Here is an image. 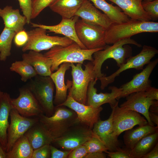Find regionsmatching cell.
Here are the masks:
<instances>
[{
    "instance_id": "8d00e7d4",
    "label": "cell",
    "mask_w": 158,
    "mask_h": 158,
    "mask_svg": "<svg viewBox=\"0 0 158 158\" xmlns=\"http://www.w3.org/2000/svg\"><path fill=\"white\" fill-rule=\"evenodd\" d=\"M24 16L26 19V23H31L32 12V0H17Z\"/></svg>"
},
{
    "instance_id": "5bb4252c",
    "label": "cell",
    "mask_w": 158,
    "mask_h": 158,
    "mask_svg": "<svg viewBox=\"0 0 158 158\" xmlns=\"http://www.w3.org/2000/svg\"><path fill=\"white\" fill-rule=\"evenodd\" d=\"M19 92L18 97L11 98L12 108L26 117H38L44 114L38 101L27 87L20 88Z\"/></svg>"
},
{
    "instance_id": "74e56055",
    "label": "cell",
    "mask_w": 158,
    "mask_h": 158,
    "mask_svg": "<svg viewBox=\"0 0 158 158\" xmlns=\"http://www.w3.org/2000/svg\"><path fill=\"white\" fill-rule=\"evenodd\" d=\"M45 145L38 149L34 150L32 158H51L50 145Z\"/></svg>"
},
{
    "instance_id": "30bf717a",
    "label": "cell",
    "mask_w": 158,
    "mask_h": 158,
    "mask_svg": "<svg viewBox=\"0 0 158 158\" xmlns=\"http://www.w3.org/2000/svg\"><path fill=\"white\" fill-rule=\"evenodd\" d=\"M75 29L79 40L87 49L101 48L107 44L106 30L102 27L79 19L75 23Z\"/></svg>"
},
{
    "instance_id": "4dcf8cb0",
    "label": "cell",
    "mask_w": 158,
    "mask_h": 158,
    "mask_svg": "<svg viewBox=\"0 0 158 158\" xmlns=\"http://www.w3.org/2000/svg\"><path fill=\"white\" fill-rule=\"evenodd\" d=\"M158 131L149 134L141 139L130 150L133 158H142L158 142Z\"/></svg>"
},
{
    "instance_id": "ac0fdd59",
    "label": "cell",
    "mask_w": 158,
    "mask_h": 158,
    "mask_svg": "<svg viewBox=\"0 0 158 158\" xmlns=\"http://www.w3.org/2000/svg\"><path fill=\"white\" fill-rule=\"evenodd\" d=\"M75 16L80 17L85 22L99 26L106 30L112 23L106 15L91 3L90 0L84 2Z\"/></svg>"
},
{
    "instance_id": "1f68e13d",
    "label": "cell",
    "mask_w": 158,
    "mask_h": 158,
    "mask_svg": "<svg viewBox=\"0 0 158 158\" xmlns=\"http://www.w3.org/2000/svg\"><path fill=\"white\" fill-rule=\"evenodd\" d=\"M13 30L4 27L0 35V61H5L11 55L12 40L16 34Z\"/></svg>"
},
{
    "instance_id": "4fadbf2b",
    "label": "cell",
    "mask_w": 158,
    "mask_h": 158,
    "mask_svg": "<svg viewBox=\"0 0 158 158\" xmlns=\"http://www.w3.org/2000/svg\"><path fill=\"white\" fill-rule=\"evenodd\" d=\"M68 90L66 100L59 106H63L74 111L80 123L92 129L94 124L100 119V113L102 107L101 106L94 108L76 101L72 97L69 87Z\"/></svg>"
},
{
    "instance_id": "4316f807",
    "label": "cell",
    "mask_w": 158,
    "mask_h": 158,
    "mask_svg": "<svg viewBox=\"0 0 158 158\" xmlns=\"http://www.w3.org/2000/svg\"><path fill=\"white\" fill-rule=\"evenodd\" d=\"M24 135L28 138L34 150L45 145L51 144L54 140L39 121L30 127Z\"/></svg>"
},
{
    "instance_id": "d6986e66",
    "label": "cell",
    "mask_w": 158,
    "mask_h": 158,
    "mask_svg": "<svg viewBox=\"0 0 158 158\" xmlns=\"http://www.w3.org/2000/svg\"><path fill=\"white\" fill-rule=\"evenodd\" d=\"M79 17L74 16L70 18H62L61 22L54 25H47L31 23L32 26L40 27L49 30V32L63 35L78 44L81 48L87 49L79 40L76 32L75 24Z\"/></svg>"
},
{
    "instance_id": "8992f818",
    "label": "cell",
    "mask_w": 158,
    "mask_h": 158,
    "mask_svg": "<svg viewBox=\"0 0 158 158\" xmlns=\"http://www.w3.org/2000/svg\"><path fill=\"white\" fill-rule=\"evenodd\" d=\"M70 66L72 81V85L69 88L71 96L76 101L86 104L89 84L92 80L96 78L92 62L90 61L85 64L84 70L80 63H77L76 65L71 63Z\"/></svg>"
},
{
    "instance_id": "816d5d0a",
    "label": "cell",
    "mask_w": 158,
    "mask_h": 158,
    "mask_svg": "<svg viewBox=\"0 0 158 158\" xmlns=\"http://www.w3.org/2000/svg\"><path fill=\"white\" fill-rule=\"evenodd\" d=\"M33 0H32V1H33Z\"/></svg>"
},
{
    "instance_id": "7402d4cb",
    "label": "cell",
    "mask_w": 158,
    "mask_h": 158,
    "mask_svg": "<svg viewBox=\"0 0 158 158\" xmlns=\"http://www.w3.org/2000/svg\"><path fill=\"white\" fill-rule=\"evenodd\" d=\"M116 4L131 19L143 21L152 20L142 6L143 0H108Z\"/></svg>"
},
{
    "instance_id": "bcb514c9",
    "label": "cell",
    "mask_w": 158,
    "mask_h": 158,
    "mask_svg": "<svg viewBox=\"0 0 158 158\" xmlns=\"http://www.w3.org/2000/svg\"><path fill=\"white\" fill-rule=\"evenodd\" d=\"M149 111L158 114V101L154 100L153 103L150 106L149 109Z\"/></svg>"
},
{
    "instance_id": "cb8c5ba5",
    "label": "cell",
    "mask_w": 158,
    "mask_h": 158,
    "mask_svg": "<svg viewBox=\"0 0 158 158\" xmlns=\"http://www.w3.org/2000/svg\"><path fill=\"white\" fill-rule=\"evenodd\" d=\"M11 99L9 94L4 92L0 103V144L6 152L7 145V130L9 125L8 119L12 108Z\"/></svg>"
},
{
    "instance_id": "277c9868",
    "label": "cell",
    "mask_w": 158,
    "mask_h": 158,
    "mask_svg": "<svg viewBox=\"0 0 158 158\" xmlns=\"http://www.w3.org/2000/svg\"><path fill=\"white\" fill-rule=\"evenodd\" d=\"M158 32V22L130 19L121 23H112L106 30L105 40L106 44H113L140 33Z\"/></svg>"
},
{
    "instance_id": "6da1fadb",
    "label": "cell",
    "mask_w": 158,
    "mask_h": 158,
    "mask_svg": "<svg viewBox=\"0 0 158 158\" xmlns=\"http://www.w3.org/2000/svg\"><path fill=\"white\" fill-rule=\"evenodd\" d=\"M38 117L41 125L54 140L80 123L76 113L63 106H55L53 114L50 116L42 114Z\"/></svg>"
},
{
    "instance_id": "c3c4849f",
    "label": "cell",
    "mask_w": 158,
    "mask_h": 158,
    "mask_svg": "<svg viewBox=\"0 0 158 158\" xmlns=\"http://www.w3.org/2000/svg\"><path fill=\"white\" fill-rule=\"evenodd\" d=\"M6 152L0 144V158H6Z\"/></svg>"
},
{
    "instance_id": "7dc6e473",
    "label": "cell",
    "mask_w": 158,
    "mask_h": 158,
    "mask_svg": "<svg viewBox=\"0 0 158 158\" xmlns=\"http://www.w3.org/2000/svg\"><path fill=\"white\" fill-rule=\"evenodd\" d=\"M149 116L151 121L158 127V114L149 111Z\"/></svg>"
},
{
    "instance_id": "484cf974",
    "label": "cell",
    "mask_w": 158,
    "mask_h": 158,
    "mask_svg": "<svg viewBox=\"0 0 158 158\" xmlns=\"http://www.w3.org/2000/svg\"><path fill=\"white\" fill-rule=\"evenodd\" d=\"M157 131L158 127L151 126L148 123L126 131L123 135L125 148L131 150L142 138Z\"/></svg>"
},
{
    "instance_id": "44dd1931",
    "label": "cell",
    "mask_w": 158,
    "mask_h": 158,
    "mask_svg": "<svg viewBox=\"0 0 158 158\" xmlns=\"http://www.w3.org/2000/svg\"><path fill=\"white\" fill-rule=\"evenodd\" d=\"M126 97V101L120 107L141 114L146 118L148 124L154 126L149 117V109L154 100L147 97L145 91L133 93Z\"/></svg>"
},
{
    "instance_id": "3957f363",
    "label": "cell",
    "mask_w": 158,
    "mask_h": 158,
    "mask_svg": "<svg viewBox=\"0 0 158 158\" xmlns=\"http://www.w3.org/2000/svg\"><path fill=\"white\" fill-rule=\"evenodd\" d=\"M104 47L94 49H84L74 42L66 46H55L44 54L51 60V70L53 72L57 70L59 66L64 63L82 64L86 60L92 61L93 54L97 51L103 49Z\"/></svg>"
},
{
    "instance_id": "ffe728a7",
    "label": "cell",
    "mask_w": 158,
    "mask_h": 158,
    "mask_svg": "<svg viewBox=\"0 0 158 158\" xmlns=\"http://www.w3.org/2000/svg\"><path fill=\"white\" fill-rule=\"evenodd\" d=\"M71 63H64L61 64L54 72H52L50 77L52 79L56 89V94L53 103L56 106H59L66 100L67 91L69 87L72 85L71 81L68 80L66 85L64 82L65 73L71 67Z\"/></svg>"
},
{
    "instance_id": "f546056e",
    "label": "cell",
    "mask_w": 158,
    "mask_h": 158,
    "mask_svg": "<svg viewBox=\"0 0 158 158\" xmlns=\"http://www.w3.org/2000/svg\"><path fill=\"white\" fill-rule=\"evenodd\" d=\"M33 150L28 138L24 135L6 152V158H32Z\"/></svg>"
},
{
    "instance_id": "ee69618b",
    "label": "cell",
    "mask_w": 158,
    "mask_h": 158,
    "mask_svg": "<svg viewBox=\"0 0 158 158\" xmlns=\"http://www.w3.org/2000/svg\"><path fill=\"white\" fill-rule=\"evenodd\" d=\"M158 142L148 153L144 155L142 158H158Z\"/></svg>"
},
{
    "instance_id": "d4e9b609",
    "label": "cell",
    "mask_w": 158,
    "mask_h": 158,
    "mask_svg": "<svg viewBox=\"0 0 158 158\" xmlns=\"http://www.w3.org/2000/svg\"><path fill=\"white\" fill-rule=\"evenodd\" d=\"M0 17L3 19L5 27L13 30L17 33L24 29L26 19L22 15L18 9H14L11 6L0 8Z\"/></svg>"
},
{
    "instance_id": "f6af8a7d",
    "label": "cell",
    "mask_w": 158,
    "mask_h": 158,
    "mask_svg": "<svg viewBox=\"0 0 158 158\" xmlns=\"http://www.w3.org/2000/svg\"><path fill=\"white\" fill-rule=\"evenodd\" d=\"M107 154L102 152H96L88 153L85 158H106Z\"/></svg>"
},
{
    "instance_id": "60d3db41",
    "label": "cell",
    "mask_w": 158,
    "mask_h": 158,
    "mask_svg": "<svg viewBox=\"0 0 158 158\" xmlns=\"http://www.w3.org/2000/svg\"><path fill=\"white\" fill-rule=\"evenodd\" d=\"M87 154L86 147L83 145L72 150L68 158H85Z\"/></svg>"
},
{
    "instance_id": "8fae6325",
    "label": "cell",
    "mask_w": 158,
    "mask_h": 158,
    "mask_svg": "<svg viewBox=\"0 0 158 158\" xmlns=\"http://www.w3.org/2000/svg\"><path fill=\"white\" fill-rule=\"evenodd\" d=\"M95 135L92 129L80 123L72 126L51 143L65 151L72 150L83 145Z\"/></svg>"
},
{
    "instance_id": "603a6c76",
    "label": "cell",
    "mask_w": 158,
    "mask_h": 158,
    "mask_svg": "<svg viewBox=\"0 0 158 158\" xmlns=\"http://www.w3.org/2000/svg\"><path fill=\"white\" fill-rule=\"evenodd\" d=\"M23 60L30 64L35 71L37 75L42 76H50L51 60L44 54L33 50H30L28 53L22 55Z\"/></svg>"
},
{
    "instance_id": "7c38bea8",
    "label": "cell",
    "mask_w": 158,
    "mask_h": 158,
    "mask_svg": "<svg viewBox=\"0 0 158 158\" xmlns=\"http://www.w3.org/2000/svg\"><path fill=\"white\" fill-rule=\"evenodd\" d=\"M9 116L11 122L7 130V145L6 152L9 151L15 142L23 135L33 125L39 121L38 117H26L20 115L12 108Z\"/></svg>"
},
{
    "instance_id": "52a82bcc",
    "label": "cell",
    "mask_w": 158,
    "mask_h": 158,
    "mask_svg": "<svg viewBox=\"0 0 158 158\" xmlns=\"http://www.w3.org/2000/svg\"><path fill=\"white\" fill-rule=\"evenodd\" d=\"M28 40L23 47L22 51L25 52L33 50L37 52L50 49L56 46H66L74 42L65 37L50 36L47 34V30L40 27L27 32Z\"/></svg>"
},
{
    "instance_id": "2e32d148",
    "label": "cell",
    "mask_w": 158,
    "mask_h": 158,
    "mask_svg": "<svg viewBox=\"0 0 158 158\" xmlns=\"http://www.w3.org/2000/svg\"><path fill=\"white\" fill-rule=\"evenodd\" d=\"M97 80L96 78L89 84L87 95V105L98 108L104 104L109 103L112 108L118 102L116 100L121 95V88L115 86H110L109 89L111 90V92L97 93V89L94 87Z\"/></svg>"
},
{
    "instance_id": "7bdbcfd3",
    "label": "cell",
    "mask_w": 158,
    "mask_h": 158,
    "mask_svg": "<svg viewBox=\"0 0 158 158\" xmlns=\"http://www.w3.org/2000/svg\"><path fill=\"white\" fill-rule=\"evenodd\" d=\"M146 96L152 100L158 101V89L151 86L145 91Z\"/></svg>"
},
{
    "instance_id": "9a60e30c",
    "label": "cell",
    "mask_w": 158,
    "mask_h": 158,
    "mask_svg": "<svg viewBox=\"0 0 158 158\" xmlns=\"http://www.w3.org/2000/svg\"><path fill=\"white\" fill-rule=\"evenodd\" d=\"M158 63V59L150 61L141 72L134 75L130 81L123 85L120 87L121 95L117 100L133 93L145 91L150 86L149 77Z\"/></svg>"
},
{
    "instance_id": "836d02e7",
    "label": "cell",
    "mask_w": 158,
    "mask_h": 158,
    "mask_svg": "<svg viewBox=\"0 0 158 158\" xmlns=\"http://www.w3.org/2000/svg\"><path fill=\"white\" fill-rule=\"evenodd\" d=\"M83 145L86 147L88 153L96 152L105 153L108 151L103 143L95 134Z\"/></svg>"
},
{
    "instance_id": "f907efd6",
    "label": "cell",
    "mask_w": 158,
    "mask_h": 158,
    "mask_svg": "<svg viewBox=\"0 0 158 158\" xmlns=\"http://www.w3.org/2000/svg\"><path fill=\"white\" fill-rule=\"evenodd\" d=\"M155 0H143L142 1L145 2H147L152 1Z\"/></svg>"
},
{
    "instance_id": "ba28073f",
    "label": "cell",
    "mask_w": 158,
    "mask_h": 158,
    "mask_svg": "<svg viewBox=\"0 0 158 158\" xmlns=\"http://www.w3.org/2000/svg\"><path fill=\"white\" fill-rule=\"evenodd\" d=\"M158 53V50L155 48L144 45L138 54L128 58L125 63L119 67L116 71L109 76H105L98 79L100 81L101 89H104L109 84L114 82L116 77L125 70L131 68L138 70L143 69L144 66L149 63Z\"/></svg>"
},
{
    "instance_id": "e575fe53",
    "label": "cell",
    "mask_w": 158,
    "mask_h": 158,
    "mask_svg": "<svg viewBox=\"0 0 158 158\" xmlns=\"http://www.w3.org/2000/svg\"><path fill=\"white\" fill-rule=\"evenodd\" d=\"M54 0H33L31 19L37 17L45 8L49 6Z\"/></svg>"
},
{
    "instance_id": "9c48e42d",
    "label": "cell",
    "mask_w": 158,
    "mask_h": 158,
    "mask_svg": "<svg viewBox=\"0 0 158 158\" xmlns=\"http://www.w3.org/2000/svg\"><path fill=\"white\" fill-rule=\"evenodd\" d=\"M118 102L111 108L113 112L112 117L113 134L118 137L124 131L138 125L141 126L148 123L147 120L134 111L119 107Z\"/></svg>"
},
{
    "instance_id": "f1b7e54d",
    "label": "cell",
    "mask_w": 158,
    "mask_h": 158,
    "mask_svg": "<svg viewBox=\"0 0 158 158\" xmlns=\"http://www.w3.org/2000/svg\"><path fill=\"white\" fill-rule=\"evenodd\" d=\"M95 6L102 11L112 23H121L127 22L130 18L121 11L118 6H114L105 0H90Z\"/></svg>"
},
{
    "instance_id": "681fc988",
    "label": "cell",
    "mask_w": 158,
    "mask_h": 158,
    "mask_svg": "<svg viewBox=\"0 0 158 158\" xmlns=\"http://www.w3.org/2000/svg\"><path fill=\"white\" fill-rule=\"evenodd\" d=\"M3 93H4V92H2V91H1L0 89V103L1 99L2 96L3 94Z\"/></svg>"
},
{
    "instance_id": "d590c367",
    "label": "cell",
    "mask_w": 158,
    "mask_h": 158,
    "mask_svg": "<svg viewBox=\"0 0 158 158\" xmlns=\"http://www.w3.org/2000/svg\"><path fill=\"white\" fill-rule=\"evenodd\" d=\"M144 10L149 15L152 20H156L158 18V0L150 2H142Z\"/></svg>"
},
{
    "instance_id": "ab89813d",
    "label": "cell",
    "mask_w": 158,
    "mask_h": 158,
    "mask_svg": "<svg viewBox=\"0 0 158 158\" xmlns=\"http://www.w3.org/2000/svg\"><path fill=\"white\" fill-rule=\"evenodd\" d=\"M14 42L17 47H23L27 42L28 36L24 29L16 33L14 37Z\"/></svg>"
},
{
    "instance_id": "b9f144b4",
    "label": "cell",
    "mask_w": 158,
    "mask_h": 158,
    "mask_svg": "<svg viewBox=\"0 0 158 158\" xmlns=\"http://www.w3.org/2000/svg\"><path fill=\"white\" fill-rule=\"evenodd\" d=\"M51 158H67L71 150L62 151L60 150L51 144L50 145Z\"/></svg>"
},
{
    "instance_id": "83f0119b",
    "label": "cell",
    "mask_w": 158,
    "mask_h": 158,
    "mask_svg": "<svg viewBox=\"0 0 158 158\" xmlns=\"http://www.w3.org/2000/svg\"><path fill=\"white\" fill-rule=\"evenodd\" d=\"M86 0H54L49 6L62 18H70L75 15Z\"/></svg>"
},
{
    "instance_id": "e0dca14e",
    "label": "cell",
    "mask_w": 158,
    "mask_h": 158,
    "mask_svg": "<svg viewBox=\"0 0 158 158\" xmlns=\"http://www.w3.org/2000/svg\"><path fill=\"white\" fill-rule=\"evenodd\" d=\"M113 110L109 118L102 121L99 119L94 125L92 130L104 144L108 150L113 152L121 148L118 137L114 135L112 130V117Z\"/></svg>"
},
{
    "instance_id": "d6a6232c",
    "label": "cell",
    "mask_w": 158,
    "mask_h": 158,
    "mask_svg": "<svg viewBox=\"0 0 158 158\" xmlns=\"http://www.w3.org/2000/svg\"><path fill=\"white\" fill-rule=\"evenodd\" d=\"M10 69L11 71L18 74L21 77V80L24 82L30 80L37 75L33 67L23 60L13 63Z\"/></svg>"
},
{
    "instance_id": "5b68a950",
    "label": "cell",
    "mask_w": 158,
    "mask_h": 158,
    "mask_svg": "<svg viewBox=\"0 0 158 158\" xmlns=\"http://www.w3.org/2000/svg\"><path fill=\"white\" fill-rule=\"evenodd\" d=\"M32 92L40 106L44 114L49 117L54 111V83L50 76L37 75L30 79L27 86Z\"/></svg>"
},
{
    "instance_id": "f35d334b",
    "label": "cell",
    "mask_w": 158,
    "mask_h": 158,
    "mask_svg": "<svg viewBox=\"0 0 158 158\" xmlns=\"http://www.w3.org/2000/svg\"><path fill=\"white\" fill-rule=\"evenodd\" d=\"M105 153L111 158H133L130 150L125 147L113 152L107 151Z\"/></svg>"
},
{
    "instance_id": "7a4b0ae2",
    "label": "cell",
    "mask_w": 158,
    "mask_h": 158,
    "mask_svg": "<svg viewBox=\"0 0 158 158\" xmlns=\"http://www.w3.org/2000/svg\"><path fill=\"white\" fill-rule=\"evenodd\" d=\"M128 44L135 45L138 47H141L138 43L130 38L118 41L111 46L106 45L104 49L95 52L93 54V69L98 79L105 76L102 73L101 68L104 61L109 59H113L119 67L125 63L126 60L131 56L132 50L131 47L126 45Z\"/></svg>"
}]
</instances>
